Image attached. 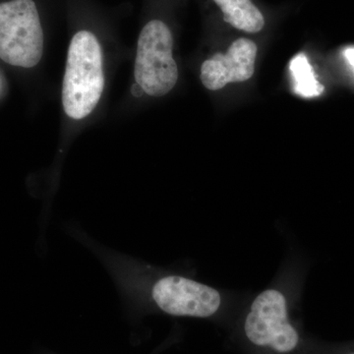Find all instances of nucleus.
<instances>
[{"label": "nucleus", "mask_w": 354, "mask_h": 354, "mask_svg": "<svg viewBox=\"0 0 354 354\" xmlns=\"http://www.w3.org/2000/svg\"><path fill=\"white\" fill-rule=\"evenodd\" d=\"M151 297L165 313L174 316L212 318L245 301L247 295L221 290L195 279L167 274L153 283Z\"/></svg>", "instance_id": "nucleus-2"}, {"label": "nucleus", "mask_w": 354, "mask_h": 354, "mask_svg": "<svg viewBox=\"0 0 354 354\" xmlns=\"http://www.w3.org/2000/svg\"><path fill=\"white\" fill-rule=\"evenodd\" d=\"M330 354H354V344H351V346L335 348L334 353L332 351Z\"/></svg>", "instance_id": "nucleus-9"}, {"label": "nucleus", "mask_w": 354, "mask_h": 354, "mask_svg": "<svg viewBox=\"0 0 354 354\" xmlns=\"http://www.w3.org/2000/svg\"><path fill=\"white\" fill-rule=\"evenodd\" d=\"M290 72L293 78V88L297 95L304 97H314L322 94V84L317 80L308 58L299 53L290 62Z\"/></svg>", "instance_id": "nucleus-7"}, {"label": "nucleus", "mask_w": 354, "mask_h": 354, "mask_svg": "<svg viewBox=\"0 0 354 354\" xmlns=\"http://www.w3.org/2000/svg\"><path fill=\"white\" fill-rule=\"evenodd\" d=\"M131 93L132 95L136 97H142V95L145 94V92H144L143 88L140 87V86L137 83H135L134 85L132 86Z\"/></svg>", "instance_id": "nucleus-10"}, {"label": "nucleus", "mask_w": 354, "mask_h": 354, "mask_svg": "<svg viewBox=\"0 0 354 354\" xmlns=\"http://www.w3.org/2000/svg\"><path fill=\"white\" fill-rule=\"evenodd\" d=\"M44 31L32 0L0 3V58L6 64L32 68L44 53Z\"/></svg>", "instance_id": "nucleus-3"}, {"label": "nucleus", "mask_w": 354, "mask_h": 354, "mask_svg": "<svg viewBox=\"0 0 354 354\" xmlns=\"http://www.w3.org/2000/svg\"><path fill=\"white\" fill-rule=\"evenodd\" d=\"M104 88L102 46L88 31L77 32L67 55L62 84V104L72 120H83L93 113Z\"/></svg>", "instance_id": "nucleus-1"}, {"label": "nucleus", "mask_w": 354, "mask_h": 354, "mask_svg": "<svg viewBox=\"0 0 354 354\" xmlns=\"http://www.w3.org/2000/svg\"><path fill=\"white\" fill-rule=\"evenodd\" d=\"M174 38L171 29L160 20L147 23L140 32L135 59L136 83L145 94L162 97L178 80V67L172 57Z\"/></svg>", "instance_id": "nucleus-4"}, {"label": "nucleus", "mask_w": 354, "mask_h": 354, "mask_svg": "<svg viewBox=\"0 0 354 354\" xmlns=\"http://www.w3.org/2000/svg\"><path fill=\"white\" fill-rule=\"evenodd\" d=\"M257 53V44L252 39H235L227 53H216L203 62V85L209 91H218L227 84L245 82L255 72Z\"/></svg>", "instance_id": "nucleus-5"}, {"label": "nucleus", "mask_w": 354, "mask_h": 354, "mask_svg": "<svg viewBox=\"0 0 354 354\" xmlns=\"http://www.w3.org/2000/svg\"><path fill=\"white\" fill-rule=\"evenodd\" d=\"M223 13V20L239 31L257 34L264 29L266 20L252 0H213Z\"/></svg>", "instance_id": "nucleus-6"}, {"label": "nucleus", "mask_w": 354, "mask_h": 354, "mask_svg": "<svg viewBox=\"0 0 354 354\" xmlns=\"http://www.w3.org/2000/svg\"><path fill=\"white\" fill-rule=\"evenodd\" d=\"M344 57L346 58V62H348V64L351 65V68H353L354 71V46L346 48L344 51Z\"/></svg>", "instance_id": "nucleus-8"}]
</instances>
